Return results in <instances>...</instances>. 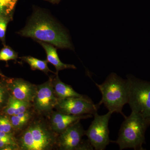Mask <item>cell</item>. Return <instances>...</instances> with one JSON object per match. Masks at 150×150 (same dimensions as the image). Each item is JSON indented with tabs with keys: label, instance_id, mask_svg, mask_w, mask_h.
<instances>
[{
	"label": "cell",
	"instance_id": "cell-13",
	"mask_svg": "<svg viewBox=\"0 0 150 150\" xmlns=\"http://www.w3.org/2000/svg\"><path fill=\"white\" fill-rule=\"evenodd\" d=\"M56 75V77L52 79V81L54 91L58 99L84 96L74 90L71 86L62 82L59 79L58 74Z\"/></svg>",
	"mask_w": 150,
	"mask_h": 150
},
{
	"label": "cell",
	"instance_id": "cell-14",
	"mask_svg": "<svg viewBox=\"0 0 150 150\" xmlns=\"http://www.w3.org/2000/svg\"><path fill=\"white\" fill-rule=\"evenodd\" d=\"M21 59L28 64L32 70H40L46 74H48L49 72L56 74L48 68V62L47 60H39L30 56H24L21 57Z\"/></svg>",
	"mask_w": 150,
	"mask_h": 150
},
{
	"label": "cell",
	"instance_id": "cell-16",
	"mask_svg": "<svg viewBox=\"0 0 150 150\" xmlns=\"http://www.w3.org/2000/svg\"><path fill=\"white\" fill-rule=\"evenodd\" d=\"M6 78L0 79V113L7 105L11 96L8 87Z\"/></svg>",
	"mask_w": 150,
	"mask_h": 150
},
{
	"label": "cell",
	"instance_id": "cell-20",
	"mask_svg": "<svg viewBox=\"0 0 150 150\" xmlns=\"http://www.w3.org/2000/svg\"><path fill=\"white\" fill-rule=\"evenodd\" d=\"M13 19V17L0 16V40L4 46L6 45V33L7 26L10 21Z\"/></svg>",
	"mask_w": 150,
	"mask_h": 150
},
{
	"label": "cell",
	"instance_id": "cell-3",
	"mask_svg": "<svg viewBox=\"0 0 150 150\" xmlns=\"http://www.w3.org/2000/svg\"><path fill=\"white\" fill-rule=\"evenodd\" d=\"M19 150H50L56 142V136L45 123L33 121L17 139Z\"/></svg>",
	"mask_w": 150,
	"mask_h": 150
},
{
	"label": "cell",
	"instance_id": "cell-23",
	"mask_svg": "<svg viewBox=\"0 0 150 150\" xmlns=\"http://www.w3.org/2000/svg\"><path fill=\"white\" fill-rule=\"evenodd\" d=\"M6 77V76L5 75L3 74V73L0 70V79H3V78H4Z\"/></svg>",
	"mask_w": 150,
	"mask_h": 150
},
{
	"label": "cell",
	"instance_id": "cell-11",
	"mask_svg": "<svg viewBox=\"0 0 150 150\" xmlns=\"http://www.w3.org/2000/svg\"><path fill=\"white\" fill-rule=\"evenodd\" d=\"M92 117L91 114L77 115H69L59 111L53 112L51 119V129L60 134L76 122Z\"/></svg>",
	"mask_w": 150,
	"mask_h": 150
},
{
	"label": "cell",
	"instance_id": "cell-7",
	"mask_svg": "<svg viewBox=\"0 0 150 150\" xmlns=\"http://www.w3.org/2000/svg\"><path fill=\"white\" fill-rule=\"evenodd\" d=\"M100 105L95 104L88 97H72L58 99L55 108L59 112L73 115H83L97 113Z\"/></svg>",
	"mask_w": 150,
	"mask_h": 150
},
{
	"label": "cell",
	"instance_id": "cell-2",
	"mask_svg": "<svg viewBox=\"0 0 150 150\" xmlns=\"http://www.w3.org/2000/svg\"><path fill=\"white\" fill-rule=\"evenodd\" d=\"M102 94V99L98 104H103L108 111L121 113L124 105L128 103L129 85L128 79H123L115 73H111L101 84L95 83Z\"/></svg>",
	"mask_w": 150,
	"mask_h": 150
},
{
	"label": "cell",
	"instance_id": "cell-21",
	"mask_svg": "<svg viewBox=\"0 0 150 150\" xmlns=\"http://www.w3.org/2000/svg\"><path fill=\"white\" fill-rule=\"evenodd\" d=\"M16 99L11 96L7 105L1 113L5 114L8 116L14 115L16 107Z\"/></svg>",
	"mask_w": 150,
	"mask_h": 150
},
{
	"label": "cell",
	"instance_id": "cell-17",
	"mask_svg": "<svg viewBox=\"0 0 150 150\" xmlns=\"http://www.w3.org/2000/svg\"><path fill=\"white\" fill-rule=\"evenodd\" d=\"M18 0H0V16L13 17Z\"/></svg>",
	"mask_w": 150,
	"mask_h": 150
},
{
	"label": "cell",
	"instance_id": "cell-24",
	"mask_svg": "<svg viewBox=\"0 0 150 150\" xmlns=\"http://www.w3.org/2000/svg\"><path fill=\"white\" fill-rule=\"evenodd\" d=\"M59 1H60V0H51V1L56 2Z\"/></svg>",
	"mask_w": 150,
	"mask_h": 150
},
{
	"label": "cell",
	"instance_id": "cell-6",
	"mask_svg": "<svg viewBox=\"0 0 150 150\" xmlns=\"http://www.w3.org/2000/svg\"><path fill=\"white\" fill-rule=\"evenodd\" d=\"M112 113L110 111L103 115L96 113L93 121L85 131V135L95 150H105L110 142L108 126Z\"/></svg>",
	"mask_w": 150,
	"mask_h": 150
},
{
	"label": "cell",
	"instance_id": "cell-8",
	"mask_svg": "<svg viewBox=\"0 0 150 150\" xmlns=\"http://www.w3.org/2000/svg\"><path fill=\"white\" fill-rule=\"evenodd\" d=\"M58 99L54 91L52 79L50 78L46 82L37 86V91L33 102L37 112L46 113L55 108Z\"/></svg>",
	"mask_w": 150,
	"mask_h": 150
},
{
	"label": "cell",
	"instance_id": "cell-18",
	"mask_svg": "<svg viewBox=\"0 0 150 150\" xmlns=\"http://www.w3.org/2000/svg\"><path fill=\"white\" fill-rule=\"evenodd\" d=\"M18 58V53L10 46L5 45L0 51V61L7 62L10 60L16 61Z\"/></svg>",
	"mask_w": 150,
	"mask_h": 150
},
{
	"label": "cell",
	"instance_id": "cell-10",
	"mask_svg": "<svg viewBox=\"0 0 150 150\" xmlns=\"http://www.w3.org/2000/svg\"><path fill=\"white\" fill-rule=\"evenodd\" d=\"M11 95L22 101L33 102L37 91V86L18 78H6Z\"/></svg>",
	"mask_w": 150,
	"mask_h": 150
},
{
	"label": "cell",
	"instance_id": "cell-15",
	"mask_svg": "<svg viewBox=\"0 0 150 150\" xmlns=\"http://www.w3.org/2000/svg\"><path fill=\"white\" fill-rule=\"evenodd\" d=\"M32 114L29 110L18 115L9 116L11 123L15 131L21 130L29 122Z\"/></svg>",
	"mask_w": 150,
	"mask_h": 150
},
{
	"label": "cell",
	"instance_id": "cell-12",
	"mask_svg": "<svg viewBox=\"0 0 150 150\" xmlns=\"http://www.w3.org/2000/svg\"><path fill=\"white\" fill-rule=\"evenodd\" d=\"M37 41L45 49L47 55V61L55 67L57 72L56 74H58L59 71L65 69H76L74 65L64 64L61 62L57 54V49L53 45L43 41Z\"/></svg>",
	"mask_w": 150,
	"mask_h": 150
},
{
	"label": "cell",
	"instance_id": "cell-9",
	"mask_svg": "<svg viewBox=\"0 0 150 150\" xmlns=\"http://www.w3.org/2000/svg\"><path fill=\"white\" fill-rule=\"evenodd\" d=\"M85 135V131L80 121H77L60 134L57 144L61 150H78Z\"/></svg>",
	"mask_w": 150,
	"mask_h": 150
},
{
	"label": "cell",
	"instance_id": "cell-22",
	"mask_svg": "<svg viewBox=\"0 0 150 150\" xmlns=\"http://www.w3.org/2000/svg\"><path fill=\"white\" fill-rule=\"evenodd\" d=\"M31 105V103L22 101L16 99V107L14 115H18L19 113L27 111L29 110V108Z\"/></svg>",
	"mask_w": 150,
	"mask_h": 150
},
{
	"label": "cell",
	"instance_id": "cell-25",
	"mask_svg": "<svg viewBox=\"0 0 150 150\" xmlns=\"http://www.w3.org/2000/svg\"><path fill=\"white\" fill-rule=\"evenodd\" d=\"M47 1H51V0H47Z\"/></svg>",
	"mask_w": 150,
	"mask_h": 150
},
{
	"label": "cell",
	"instance_id": "cell-1",
	"mask_svg": "<svg viewBox=\"0 0 150 150\" xmlns=\"http://www.w3.org/2000/svg\"><path fill=\"white\" fill-rule=\"evenodd\" d=\"M24 37L46 42L61 48L72 49L69 37L59 25L46 14L37 11L30 19L26 26L19 31Z\"/></svg>",
	"mask_w": 150,
	"mask_h": 150
},
{
	"label": "cell",
	"instance_id": "cell-4",
	"mask_svg": "<svg viewBox=\"0 0 150 150\" xmlns=\"http://www.w3.org/2000/svg\"><path fill=\"white\" fill-rule=\"evenodd\" d=\"M149 126L140 115L132 112L122 123L117 140L111 142L117 144L120 150H144L142 145L145 143V132Z\"/></svg>",
	"mask_w": 150,
	"mask_h": 150
},
{
	"label": "cell",
	"instance_id": "cell-19",
	"mask_svg": "<svg viewBox=\"0 0 150 150\" xmlns=\"http://www.w3.org/2000/svg\"><path fill=\"white\" fill-rule=\"evenodd\" d=\"M14 131L9 116L0 113V132L14 133Z\"/></svg>",
	"mask_w": 150,
	"mask_h": 150
},
{
	"label": "cell",
	"instance_id": "cell-5",
	"mask_svg": "<svg viewBox=\"0 0 150 150\" xmlns=\"http://www.w3.org/2000/svg\"><path fill=\"white\" fill-rule=\"evenodd\" d=\"M129 85V103L132 112H136L150 126V81L128 75Z\"/></svg>",
	"mask_w": 150,
	"mask_h": 150
}]
</instances>
